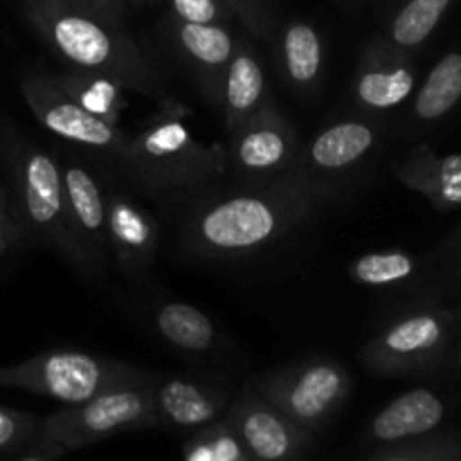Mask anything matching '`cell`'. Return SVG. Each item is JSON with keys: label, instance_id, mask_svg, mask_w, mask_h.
<instances>
[{"label": "cell", "instance_id": "d590c367", "mask_svg": "<svg viewBox=\"0 0 461 461\" xmlns=\"http://www.w3.org/2000/svg\"><path fill=\"white\" fill-rule=\"evenodd\" d=\"M126 5H133V7H142L144 0H126Z\"/></svg>", "mask_w": 461, "mask_h": 461}, {"label": "cell", "instance_id": "d4e9b609", "mask_svg": "<svg viewBox=\"0 0 461 461\" xmlns=\"http://www.w3.org/2000/svg\"><path fill=\"white\" fill-rule=\"evenodd\" d=\"M461 102V52H448L432 66L414 97L412 113L421 122L448 115Z\"/></svg>", "mask_w": 461, "mask_h": 461}, {"label": "cell", "instance_id": "ffe728a7", "mask_svg": "<svg viewBox=\"0 0 461 461\" xmlns=\"http://www.w3.org/2000/svg\"><path fill=\"white\" fill-rule=\"evenodd\" d=\"M275 57L284 84L300 97L318 93L324 77V41L309 21H288L275 30Z\"/></svg>", "mask_w": 461, "mask_h": 461}, {"label": "cell", "instance_id": "8d00e7d4", "mask_svg": "<svg viewBox=\"0 0 461 461\" xmlns=\"http://www.w3.org/2000/svg\"><path fill=\"white\" fill-rule=\"evenodd\" d=\"M156 3H160V0H144V5H156Z\"/></svg>", "mask_w": 461, "mask_h": 461}, {"label": "cell", "instance_id": "6da1fadb", "mask_svg": "<svg viewBox=\"0 0 461 461\" xmlns=\"http://www.w3.org/2000/svg\"><path fill=\"white\" fill-rule=\"evenodd\" d=\"M324 201L302 176L203 198L178 225V246L198 259H239L264 252L291 237Z\"/></svg>", "mask_w": 461, "mask_h": 461}, {"label": "cell", "instance_id": "7402d4cb", "mask_svg": "<svg viewBox=\"0 0 461 461\" xmlns=\"http://www.w3.org/2000/svg\"><path fill=\"white\" fill-rule=\"evenodd\" d=\"M396 176L439 210L461 205V158H439L421 147L396 167Z\"/></svg>", "mask_w": 461, "mask_h": 461}, {"label": "cell", "instance_id": "8992f818", "mask_svg": "<svg viewBox=\"0 0 461 461\" xmlns=\"http://www.w3.org/2000/svg\"><path fill=\"white\" fill-rule=\"evenodd\" d=\"M248 385L297 426L318 435L349 399L354 378L340 360L315 356L259 374Z\"/></svg>", "mask_w": 461, "mask_h": 461}, {"label": "cell", "instance_id": "e0dca14e", "mask_svg": "<svg viewBox=\"0 0 461 461\" xmlns=\"http://www.w3.org/2000/svg\"><path fill=\"white\" fill-rule=\"evenodd\" d=\"M268 102H273V95L259 52L246 36H239L237 50L221 75L212 104L221 113L228 133H232Z\"/></svg>", "mask_w": 461, "mask_h": 461}, {"label": "cell", "instance_id": "836d02e7", "mask_svg": "<svg viewBox=\"0 0 461 461\" xmlns=\"http://www.w3.org/2000/svg\"><path fill=\"white\" fill-rule=\"evenodd\" d=\"M432 457H435V455L423 453L421 448H394L387 450V453L376 455V457L369 461H430Z\"/></svg>", "mask_w": 461, "mask_h": 461}, {"label": "cell", "instance_id": "52a82bcc", "mask_svg": "<svg viewBox=\"0 0 461 461\" xmlns=\"http://www.w3.org/2000/svg\"><path fill=\"white\" fill-rule=\"evenodd\" d=\"M149 381L111 387L84 403L63 405L41 419L39 439L68 455L124 432L158 428Z\"/></svg>", "mask_w": 461, "mask_h": 461}, {"label": "cell", "instance_id": "83f0119b", "mask_svg": "<svg viewBox=\"0 0 461 461\" xmlns=\"http://www.w3.org/2000/svg\"><path fill=\"white\" fill-rule=\"evenodd\" d=\"M41 417L0 403V461L39 437Z\"/></svg>", "mask_w": 461, "mask_h": 461}, {"label": "cell", "instance_id": "7a4b0ae2", "mask_svg": "<svg viewBox=\"0 0 461 461\" xmlns=\"http://www.w3.org/2000/svg\"><path fill=\"white\" fill-rule=\"evenodd\" d=\"M0 165L27 241L43 243L86 282H106L72 223L59 158L32 142L9 120H0Z\"/></svg>", "mask_w": 461, "mask_h": 461}, {"label": "cell", "instance_id": "e575fe53", "mask_svg": "<svg viewBox=\"0 0 461 461\" xmlns=\"http://www.w3.org/2000/svg\"><path fill=\"white\" fill-rule=\"evenodd\" d=\"M14 248H16V246H14L12 239L5 234V230H0V261H3L5 255H7L9 250H14Z\"/></svg>", "mask_w": 461, "mask_h": 461}, {"label": "cell", "instance_id": "7c38bea8", "mask_svg": "<svg viewBox=\"0 0 461 461\" xmlns=\"http://www.w3.org/2000/svg\"><path fill=\"white\" fill-rule=\"evenodd\" d=\"M378 126L367 117H342L320 129L302 147L295 174L327 196L333 185L369 160L378 147Z\"/></svg>", "mask_w": 461, "mask_h": 461}, {"label": "cell", "instance_id": "f546056e", "mask_svg": "<svg viewBox=\"0 0 461 461\" xmlns=\"http://www.w3.org/2000/svg\"><path fill=\"white\" fill-rule=\"evenodd\" d=\"M223 3L255 39H273L275 16L270 0H223Z\"/></svg>", "mask_w": 461, "mask_h": 461}, {"label": "cell", "instance_id": "d6986e66", "mask_svg": "<svg viewBox=\"0 0 461 461\" xmlns=\"http://www.w3.org/2000/svg\"><path fill=\"white\" fill-rule=\"evenodd\" d=\"M149 324L165 345L187 358H214L223 347L214 320L189 302L156 300L149 306Z\"/></svg>", "mask_w": 461, "mask_h": 461}, {"label": "cell", "instance_id": "484cf974", "mask_svg": "<svg viewBox=\"0 0 461 461\" xmlns=\"http://www.w3.org/2000/svg\"><path fill=\"white\" fill-rule=\"evenodd\" d=\"M349 279L365 288H390L412 279L417 273V261L410 252L390 248V250H374L356 257L347 266Z\"/></svg>", "mask_w": 461, "mask_h": 461}, {"label": "cell", "instance_id": "603a6c76", "mask_svg": "<svg viewBox=\"0 0 461 461\" xmlns=\"http://www.w3.org/2000/svg\"><path fill=\"white\" fill-rule=\"evenodd\" d=\"M50 79L84 111L99 117V120L111 122V124H120L122 113L129 108L126 88L111 77L84 70H68L50 72Z\"/></svg>", "mask_w": 461, "mask_h": 461}, {"label": "cell", "instance_id": "9c48e42d", "mask_svg": "<svg viewBox=\"0 0 461 461\" xmlns=\"http://www.w3.org/2000/svg\"><path fill=\"white\" fill-rule=\"evenodd\" d=\"M21 95L36 122L54 138L106 156L111 162L124 151L129 133L120 124L99 120L72 102L52 84L50 72L27 70L21 77Z\"/></svg>", "mask_w": 461, "mask_h": 461}, {"label": "cell", "instance_id": "3957f363", "mask_svg": "<svg viewBox=\"0 0 461 461\" xmlns=\"http://www.w3.org/2000/svg\"><path fill=\"white\" fill-rule=\"evenodd\" d=\"M27 21L70 70L115 79L126 90L167 102V81L144 50L117 23L75 7L66 0H25Z\"/></svg>", "mask_w": 461, "mask_h": 461}, {"label": "cell", "instance_id": "f1b7e54d", "mask_svg": "<svg viewBox=\"0 0 461 461\" xmlns=\"http://www.w3.org/2000/svg\"><path fill=\"white\" fill-rule=\"evenodd\" d=\"M171 18L194 25H228L232 12L223 0H169Z\"/></svg>", "mask_w": 461, "mask_h": 461}, {"label": "cell", "instance_id": "ac0fdd59", "mask_svg": "<svg viewBox=\"0 0 461 461\" xmlns=\"http://www.w3.org/2000/svg\"><path fill=\"white\" fill-rule=\"evenodd\" d=\"M167 36L174 52L194 72L203 95L212 104L221 75L237 50L239 36L228 25H194L176 18L167 23Z\"/></svg>", "mask_w": 461, "mask_h": 461}, {"label": "cell", "instance_id": "d6a6232c", "mask_svg": "<svg viewBox=\"0 0 461 461\" xmlns=\"http://www.w3.org/2000/svg\"><path fill=\"white\" fill-rule=\"evenodd\" d=\"M61 457H63L61 450L54 448V446H50V444H45V441H41L39 437H36L32 444H27L25 448L16 450V453H12L3 461H59Z\"/></svg>", "mask_w": 461, "mask_h": 461}, {"label": "cell", "instance_id": "1f68e13d", "mask_svg": "<svg viewBox=\"0 0 461 461\" xmlns=\"http://www.w3.org/2000/svg\"><path fill=\"white\" fill-rule=\"evenodd\" d=\"M66 3L86 9L90 14H97V16L117 23V25H122L126 16V0H66Z\"/></svg>", "mask_w": 461, "mask_h": 461}, {"label": "cell", "instance_id": "2e32d148", "mask_svg": "<svg viewBox=\"0 0 461 461\" xmlns=\"http://www.w3.org/2000/svg\"><path fill=\"white\" fill-rule=\"evenodd\" d=\"M63 187H66L68 207L72 223L81 243L93 257L104 275L111 266L108 250V221H106V180L93 171L88 162L75 156L59 158Z\"/></svg>", "mask_w": 461, "mask_h": 461}, {"label": "cell", "instance_id": "8fae6325", "mask_svg": "<svg viewBox=\"0 0 461 461\" xmlns=\"http://www.w3.org/2000/svg\"><path fill=\"white\" fill-rule=\"evenodd\" d=\"M448 340V318L417 311L392 320L363 347V367L376 376H396L435 363Z\"/></svg>", "mask_w": 461, "mask_h": 461}, {"label": "cell", "instance_id": "9a60e30c", "mask_svg": "<svg viewBox=\"0 0 461 461\" xmlns=\"http://www.w3.org/2000/svg\"><path fill=\"white\" fill-rule=\"evenodd\" d=\"M417 86L410 57L383 39L363 50L351 77V97L363 113H385L399 108Z\"/></svg>", "mask_w": 461, "mask_h": 461}, {"label": "cell", "instance_id": "ba28073f", "mask_svg": "<svg viewBox=\"0 0 461 461\" xmlns=\"http://www.w3.org/2000/svg\"><path fill=\"white\" fill-rule=\"evenodd\" d=\"M302 140L279 104L268 102L246 124L230 133L228 171L243 185H264L295 174Z\"/></svg>", "mask_w": 461, "mask_h": 461}, {"label": "cell", "instance_id": "30bf717a", "mask_svg": "<svg viewBox=\"0 0 461 461\" xmlns=\"http://www.w3.org/2000/svg\"><path fill=\"white\" fill-rule=\"evenodd\" d=\"M250 461H304L315 448V435L257 394L250 385L237 392L225 412Z\"/></svg>", "mask_w": 461, "mask_h": 461}, {"label": "cell", "instance_id": "5bb4252c", "mask_svg": "<svg viewBox=\"0 0 461 461\" xmlns=\"http://www.w3.org/2000/svg\"><path fill=\"white\" fill-rule=\"evenodd\" d=\"M149 390L158 428L178 430H198L219 421L237 396V392L223 381L192 374H151Z\"/></svg>", "mask_w": 461, "mask_h": 461}, {"label": "cell", "instance_id": "44dd1931", "mask_svg": "<svg viewBox=\"0 0 461 461\" xmlns=\"http://www.w3.org/2000/svg\"><path fill=\"white\" fill-rule=\"evenodd\" d=\"M444 401L430 390H410L387 403L367 428L376 444H399L412 437L428 435L444 421Z\"/></svg>", "mask_w": 461, "mask_h": 461}, {"label": "cell", "instance_id": "5b68a950", "mask_svg": "<svg viewBox=\"0 0 461 461\" xmlns=\"http://www.w3.org/2000/svg\"><path fill=\"white\" fill-rule=\"evenodd\" d=\"M149 378L151 372L124 360L79 349H48L21 363L0 365V387L48 396L63 405L84 403L111 387L133 385Z\"/></svg>", "mask_w": 461, "mask_h": 461}, {"label": "cell", "instance_id": "4316f807", "mask_svg": "<svg viewBox=\"0 0 461 461\" xmlns=\"http://www.w3.org/2000/svg\"><path fill=\"white\" fill-rule=\"evenodd\" d=\"M185 461H250L237 432L225 419L194 430L183 448Z\"/></svg>", "mask_w": 461, "mask_h": 461}, {"label": "cell", "instance_id": "cb8c5ba5", "mask_svg": "<svg viewBox=\"0 0 461 461\" xmlns=\"http://www.w3.org/2000/svg\"><path fill=\"white\" fill-rule=\"evenodd\" d=\"M450 5L453 0H405L392 14L381 39L392 48L410 54V50L419 48L430 39Z\"/></svg>", "mask_w": 461, "mask_h": 461}, {"label": "cell", "instance_id": "277c9868", "mask_svg": "<svg viewBox=\"0 0 461 461\" xmlns=\"http://www.w3.org/2000/svg\"><path fill=\"white\" fill-rule=\"evenodd\" d=\"M189 111L167 99L160 113L140 133L129 135L113 165L122 178L142 192H180L228 174L225 147H207L187 124Z\"/></svg>", "mask_w": 461, "mask_h": 461}, {"label": "cell", "instance_id": "4fadbf2b", "mask_svg": "<svg viewBox=\"0 0 461 461\" xmlns=\"http://www.w3.org/2000/svg\"><path fill=\"white\" fill-rule=\"evenodd\" d=\"M106 221L111 264L129 279L142 284L156 264L160 246L156 216L115 180H106Z\"/></svg>", "mask_w": 461, "mask_h": 461}, {"label": "cell", "instance_id": "4dcf8cb0", "mask_svg": "<svg viewBox=\"0 0 461 461\" xmlns=\"http://www.w3.org/2000/svg\"><path fill=\"white\" fill-rule=\"evenodd\" d=\"M0 230H5L9 239L14 241V246H23L27 241V234L23 230L21 219H18L16 205H14L12 192H9L7 185L0 183Z\"/></svg>", "mask_w": 461, "mask_h": 461}]
</instances>
